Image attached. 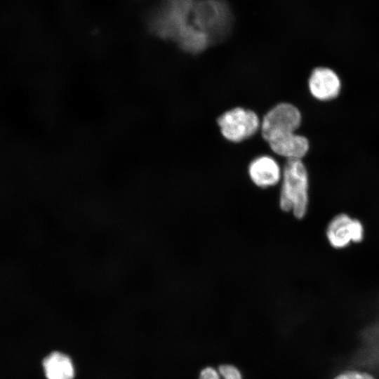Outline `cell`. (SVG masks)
<instances>
[{"instance_id":"obj_5","label":"cell","mask_w":379,"mask_h":379,"mask_svg":"<svg viewBox=\"0 0 379 379\" xmlns=\"http://www.w3.org/2000/svg\"><path fill=\"white\" fill-rule=\"evenodd\" d=\"M217 124L223 138L238 143L255 135L261 122L254 111L237 107L223 112Z\"/></svg>"},{"instance_id":"obj_3","label":"cell","mask_w":379,"mask_h":379,"mask_svg":"<svg viewBox=\"0 0 379 379\" xmlns=\"http://www.w3.org/2000/svg\"><path fill=\"white\" fill-rule=\"evenodd\" d=\"M232 21L230 8L223 0L195 1L190 22L208 36L211 43L227 36Z\"/></svg>"},{"instance_id":"obj_7","label":"cell","mask_w":379,"mask_h":379,"mask_svg":"<svg viewBox=\"0 0 379 379\" xmlns=\"http://www.w3.org/2000/svg\"><path fill=\"white\" fill-rule=\"evenodd\" d=\"M307 86L314 99L321 102H328L339 96L342 89V81L334 69L320 66L312 70Z\"/></svg>"},{"instance_id":"obj_9","label":"cell","mask_w":379,"mask_h":379,"mask_svg":"<svg viewBox=\"0 0 379 379\" xmlns=\"http://www.w3.org/2000/svg\"><path fill=\"white\" fill-rule=\"evenodd\" d=\"M46 379H76V363L65 351L52 350L41 361Z\"/></svg>"},{"instance_id":"obj_11","label":"cell","mask_w":379,"mask_h":379,"mask_svg":"<svg viewBox=\"0 0 379 379\" xmlns=\"http://www.w3.org/2000/svg\"><path fill=\"white\" fill-rule=\"evenodd\" d=\"M335 379H375L372 375L358 371H348L338 375Z\"/></svg>"},{"instance_id":"obj_6","label":"cell","mask_w":379,"mask_h":379,"mask_svg":"<svg viewBox=\"0 0 379 379\" xmlns=\"http://www.w3.org/2000/svg\"><path fill=\"white\" fill-rule=\"evenodd\" d=\"M364 234L362 223L346 213H340L333 217L326 231L329 244L336 249L345 248L350 242L360 243Z\"/></svg>"},{"instance_id":"obj_10","label":"cell","mask_w":379,"mask_h":379,"mask_svg":"<svg viewBox=\"0 0 379 379\" xmlns=\"http://www.w3.org/2000/svg\"><path fill=\"white\" fill-rule=\"evenodd\" d=\"M199 379H243L241 373L232 364L220 365L218 370L213 367L203 368Z\"/></svg>"},{"instance_id":"obj_2","label":"cell","mask_w":379,"mask_h":379,"mask_svg":"<svg viewBox=\"0 0 379 379\" xmlns=\"http://www.w3.org/2000/svg\"><path fill=\"white\" fill-rule=\"evenodd\" d=\"M196 0H163L148 16L149 29L158 36L175 41L190 24Z\"/></svg>"},{"instance_id":"obj_8","label":"cell","mask_w":379,"mask_h":379,"mask_svg":"<svg viewBox=\"0 0 379 379\" xmlns=\"http://www.w3.org/2000/svg\"><path fill=\"white\" fill-rule=\"evenodd\" d=\"M248 174L251 181L256 187L267 189L280 183L282 169L273 157L261 155L250 162Z\"/></svg>"},{"instance_id":"obj_4","label":"cell","mask_w":379,"mask_h":379,"mask_svg":"<svg viewBox=\"0 0 379 379\" xmlns=\"http://www.w3.org/2000/svg\"><path fill=\"white\" fill-rule=\"evenodd\" d=\"M302 114L300 109L289 102H281L270 109L263 117L260 130L262 138L271 144L291 137L300 128Z\"/></svg>"},{"instance_id":"obj_1","label":"cell","mask_w":379,"mask_h":379,"mask_svg":"<svg viewBox=\"0 0 379 379\" xmlns=\"http://www.w3.org/2000/svg\"><path fill=\"white\" fill-rule=\"evenodd\" d=\"M279 206L301 220L309 206V175L302 159H286L282 168Z\"/></svg>"}]
</instances>
